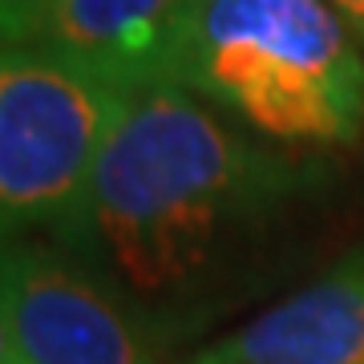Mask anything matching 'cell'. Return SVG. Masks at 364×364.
Here are the masks:
<instances>
[{
	"label": "cell",
	"instance_id": "3",
	"mask_svg": "<svg viewBox=\"0 0 364 364\" xmlns=\"http://www.w3.org/2000/svg\"><path fill=\"white\" fill-rule=\"evenodd\" d=\"M126 93L28 45H0V247L77 207Z\"/></svg>",
	"mask_w": 364,
	"mask_h": 364
},
{
	"label": "cell",
	"instance_id": "7",
	"mask_svg": "<svg viewBox=\"0 0 364 364\" xmlns=\"http://www.w3.org/2000/svg\"><path fill=\"white\" fill-rule=\"evenodd\" d=\"M61 0H0V45H33Z\"/></svg>",
	"mask_w": 364,
	"mask_h": 364
},
{
	"label": "cell",
	"instance_id": "4",
	"mask_svg": "<svg viewBox=\"0 0 364 364\" xmlns=\"http://www.w3.org/2000/svg\"><path fill=\"white\" fill-rule=\"evenodd\" d=\"M0 308L28 364H158L114 291L49 235L0 247Z\"/></svg>",
	"mask_w": 364,
	"mask_h": 364
},
{
	"label": "cell",
	"instance_id": "9",
	"mask_svg": "<svg viewBox=\"0 0 364 364\" xmlns=\"http://www.w3.org/2000/svg\"><path fill=\"white\" fill-rule=\"evenodd\" d=\"M0 364H28L13 336V328H9V320H4V308H0Z\"/></svg>",
	"mask_w": 364,
	"mask_h": 364
},
{
	"label": "cell",
	"instance_id": "6",
	"mask_svg": "<svg viewBox=\"0 0 364 364\" xmlns=\"http://www.w3.org/2000/svg\"><path fill=\"white\" fill-rule=\"evenodd\" d=\"M198 0H61L28 49H41L130 93L174 85L178 49Z\"/></svg>",
	"mask_w": 364,
	"mask_h": 364
},
{
	"label": "cell",
	"instance_id": "5",
	"mask_svg": "<svg viewBox=\"0 0 364 364\" xmlns=\"http://www.w3.org/2000/svg\"><path fill=\"white\" fill-rule=\"evenodd\" d=\"M182 364H364V239L312 284L186 352Z\"/></svg>",
	"mask_w": 364,
	"mask_h": 364
},
{
	"label": "cell",
	"instance_id": "8",
	"mask_svg": "<svg viewBox=\"0 0 364 364\" xmlns=\"http://www.w3.org/2000/svg\"><path fill=\"white\" fill-rule=\"evenodd\" d=\"M328 4L336 9V16L352 28V37L360 41V49H364V0H328Z\"/></svg>",
	"mask_w": 364,
	"mask_h": 364
},
{
	"label": "cell",
	"instance_id": "1",
	"mask_svg": "<svg viewBox=\"0 0 364 364\" xmlns=\"http://www.w3.org/2000/svg\"><path fill=\"white\" fill-rule=\"evenodd\" d=\"M320 178L182 85L130 90L77 207L49 235L81 259L146 340L178 348L255 296L272 235Z\"/></svg>",
	"mask_w": 364,
	"mask_h": 364
},
{
	"label": "cell",
	"instance_id": "2",
	"mask_svg": "<svg viewBox=\"0 0 364 364\" xmlns=\"http://www.w3.org/2000/svg\"><path fill=\"white\" fill-rule=\"evenodd\" d=\"M174 85L275 146L364 138V49L328 0H198Z\"/></svg>",
	"mask_w": 364,
	"mask_h": 364
}]
</instances>
